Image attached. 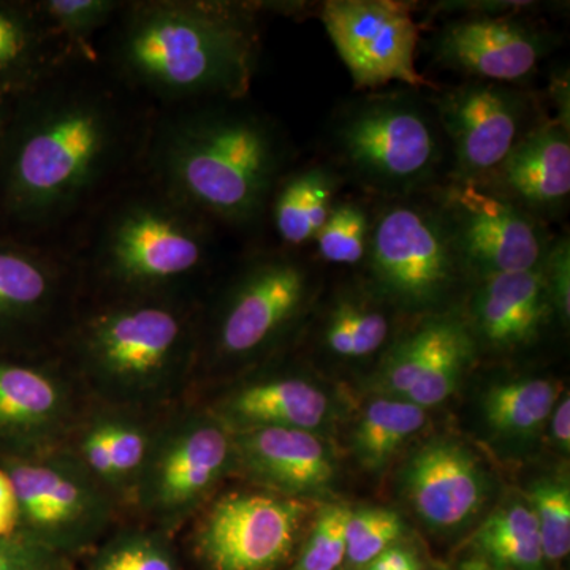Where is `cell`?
I'll use <instances>...</instances> for the list:
<instances>
[{"label":"cell","mask_w":570,"mask_h":570,"mask_svg":"<svg viewBox=\"0 0 570 570\" xmlns=\"http://www.w3.org/2000/svg\"><path fill=\"white\" fill-rule=\"evenodd\" d=\"M97 56L14 99L0 140V213L24 242L88 220L140 167L151 118Z\"/></svg>","instance_id":"1"},{"label":"cell","mask_w":570,"mask_h":570,"mask_svg":"<svg viewBox=\"0 0 570 570\" xmlns=\"http://www.w3.org/2000/svg\"><path fill=\"white\" fill-rule=\"evenodd\" d=\"M261 56L257 9L205 0L124 2L105 69L137 99L163 110L243 100Z\"/></svg>","instance_id":"2"},{"label":"cell","mask_w":570,"mask_h":570,"mask_svg":"<svg viewBox=\"0 0 570 570\" xmlns=\"http://www.w3.org/2000/svg\"><path fill=\"white\" fill-rule=\"evenodd\" d=\"M285 165L283 134L243 99L154 116L140 170L217 227L246 230L264 220Z\"/></svg>","instance_id":"3"},{"label":"cell","mask_w":570,"mask_h":570,"mask_svg":"<svg viewBox=\"0 0 570 570\" xmlns=\"http://www.w3.org/2000/svg\"><path fill=\"white\" fill-rule=\"evenodd\" d=\"M200 306L194 296H111L78 307L58 354L86 395L112 406L174 407L194 382Z\"/></svg>","instance_id":"4"},{"label":"cell","mask_w":570,"mask_h":570,"mask_svg":"<svg viewBox=\"0 0 570 570\" xmlns=\"http://www.w3.org/2000/svg\"><path fill=\"white\" fill-rule=\"evenodd\" d=\"M88 220L96 224L75 258L97 298L193 296L216 250L217 225L145 174L130 176Z\"/></svg>","instance_id":"5"},{"label":"cell","mask_w":570,"mask_h":570,"mask_svg":"<svg viewBox=\"0 0 570 570\" xmlns=\"http://www.w3.org/2000/svg\"><path fill=\"white\" fill-rule=\"evenodd\" d=\"M332 145L348 176L385 200L428 193L449 153L431 104L407 91L348 104L333 122Z\"/></svg>","instance_id":"6"},{"label":"cell","mask_w":570,"mask_h":570,"mask_svg":"<svg viewBox=\"0 0 570 570\" xmlns=\"http://www.w3.org/2000/svg\"><path fill=\"white\" fill-rule=\"evenodd\" d=\"M309 266L291 250L247 257L198 318L200 367L247 366L275 352L313 299ZM194 376V379H195Z\"/></svg>","instance_id":"7"},{"label":"cell","mask_w":570,"mask_h":570,"mask_svg":"<svg viewBox=\"0 0 570 570\" xmlns=\"http://www.w3.org/2000/svg\"><path fill=\"white\" fill-rule=\"evenodd\" d=\"M419 195L385 200L373 212L365 265L371 287L390 306L428 316L471 276L436 200L430 190Z\"/></svg>","instance_id":"8"},{"label":"cell","mask_w":570,"mask_h":570,"mask_svg":"<svg viewBox=\"0 0 570 570\" xmlns=\"http://www.w3.org/2000/svg\"><path fill=\"white\" fill-rule=\"evenodd\" d=\"M235 474L234 433L204 404L183 401L165 415L142 471L132 510L171 534L198 515Z\"/></svg>","instance_id":"9"},{"label":"cell","mask_w":570,"mask_h":570,"mask_svg":"<svg viewBox=\"0 0 570 570\" xmlns=\"http://www.w3.org/2000/svg\"><path fill=\"white\" fill-rule=\"evenodd\" d=\"M26 534L71 558L92 551L118 519L112 499L66 450L2 459Z\"/></svg>","instance_id":"10"},{"label":"cell","mask_w":570,"mask_h":570,"mask_svg":"<svg viewBox=\"0 0 570 570\" xmlns=\"http://www.w3.org/2000/svg\"><path fill=\"white\" fill-rule=\"evenodd\" d=\"M198 515L193 543L205 570H277L294 554L309 508L254 489L214 497Z\"/></svg>","instance_id":"11"},{"label":"cell","mask_w":570,"mask_h":570,"mask_svg":"<svg viewBox=\"0 0 570 570\" xmlns=\"http://www.w3.org/2000/svg\"><path fill=\"white\" fill-rule=\"evenodd\" d=\"M430 194L448 219L472 284L542 265L551 243L546 228L504 195L460 179Z\"/></svg>","instance_id":"12"},{"label":"cell","mask_w":570,"mask_h":570,"mask_svg":"<svg viewBox=\"0 0 570 570\" xmlns=\"http://www.w3.org/2000/svg\"><path fill=\"white\" fill-rule=\"evenodd\" d=\"M85 292L73 253L0 238V337L29 336L58 347Z\"/></svg>","instance_id":"13"},{"label":"cell","mask_w":570,"mask_h":570,"mask_svg":"<svg viewBox=\"0 0 570 570\" xmlns=\"http://www.w3.org/2000/svg\"><path fill=\"white\" fill-rule=\"evenodd\" d=\"M88 395L58 351L0 360L2 459H28L61 449Z\"/></svg>","instance_id":"14"},{"label":"cell","mask_w":570,"mask_h":570,"mask_svg":"<svg viewBox=\"0 0 570 570\" xmlns=\"http://www.w3.org/2000/svg\"><path fill=\"white\" fill-rule=\"evenodd\" d=\"M321 20L358 91L390 82L438 91L415 66L420 28L407 3L328 0L321 7Z\"/></svg>","instance_id":"15"},{"label":"cell","mask_w":570,"mask_h":570,"mask_svg":"<svg viewBox=\"0 0 570 570\" xmlns=\"http://www.w3.org/2000/svg\"><path fill=\"white\" fill-rule=\"evenodd\" d=\"M430 104L452 153L450 179L485 183L532 127L527 94L499 82L471 80L438 89Z\"/></svg>","instance_id":"16"},{"label":"cell","mask_w":570,"mask_h":570,"mask_svg":"<svg viewBox=\"0 0 570 570\" xmlns=\"http://www.w3.org/2000/svg\"><path fill=\"white\" fill-rule=\"evenodd\" d=\"M170 409L112 406L88 397L61 449L102 487L119 512L132 510L135 491Z\"/></svg>","instance_id":"17"},{"label":"cell","mask_w":570,"mask_h":570,"mask_svg":"<svg viewBox=\"0 0 570 570\" xmlns=\"http://www.w3.org/2000/svg\"><path fill=\"white\" fill-rule=\"evenodd\" d=\"M553 47L546 29L489 11L449 20L431 39L434 61L442 67L499 85L530 77Z\"/></svg>","instance_id":"18"},{"label":"cell","mask_w":570,"mask_h":570,"mask_svg":"<svg viewBox=\"0 0 570 570\" xmlns=\"http://www.w3.org/2000/svg\"><path fill=\"white\" fill-rule=\"evenodd\" d=\"M475 352L466 316L455 311L428 314L387 348L379 387L423 409L438 406L459 387Z\"/></svg>","instance_id":"19"},{"label":"cell","mask_w":570,"mask_h":570,"mask_svg":"<svg viewBox=\"0 0 570 570\" xmlns=\"http://www.w3.org/2000/svg\"><path fill=\"white\" fill-rule=\"evenodd\" d=\"M403 491L430 530L450 534L478 519L485 508L490 483L471 450L459 442L434 441L409 460Z\"/></svg>","instance_id":"20"},{"label":"cell","mask_w":570,"mask_h":570,"mask_svg":"<svg viewBox=\"0 0 570 570\" xmlns=\"http://www.w3.org/2000/svg\"><path fill=\"white\" fill-rule=\"evenodd\" d=\"M235 474L255 489L305 499L322 493L335 480V460L314 431L255 428L234 433Z\"/></svg>","instance_id":"21"},{"label":"cell","mask_w":570,"mask_h":570,"mask_svg":"<svg viewBox=\"0 0 570 570\" xmlns=\"http://www.w3.org/2000/svg\"><path fill=\"white\" fill-rule=\"evenodd\" d=\"M558 318L542 265L474 283L466 321L475 344L497 352L531 347Z\"/></svg>","instance_id":"22"},{"label":"cell","mask_w":570,"mask_h":570,"mask_svg":"<svg viewBox=\"0 0 570 570\" xmlns=\"http://www.w3.org/2000/svg\"><path fill=\"white\" fill-rule=\"evenodd\" d=\"M482 184L540 223L557 217L570 195L569 122L534 124Z\"/></svg>","instance_id":"23"},{"label":"cell","mask_w":570,"mask_h":570,"mask_svg":"<svg viewBox=\"0 0 570 570\" xmlns=\"http://www.w3.org/2000/svg\"><path fill=\"white\" fill-rule=\"evenodd\" d=\"M232 433L255 428L314 431L330 417V400L316 382L294 373L266 371L230 385L204 404Z\"/></svg>","instance_id":"24"},{"label":"cell","mask_w":570,"mask_h":570,"mask_svg":"<svg viewBox=\"0 0 570 570\" xmlns=\"http://www.w3.org/2000/svg\"><path fill=\"white\" fill-rule=\"evenodd\" d=\"M82 52L56 32L39 2H0V96L18 97Z\"/></svg>","instance_id":"25"},{"label":"cell","mask_w":570,"mask_h":570,"mask_svg":"<svg viewBox=\"0 0 570 570\" xmlns=\"http://www.w3.org/2000/svg\"><path fill=\"white\" fill-rule=\"evenodd\" d=\"M341 183L337 171L326 165H307L279 179L266 214L285 249L314 243L335 205Z\"/></svg>","instance_id":"26"},{"label":"cell","mask_w":570,"mask_h":570,"mask_svg":"<svg viewBox=\"0 0 570 570\" xmlns=\"http://www.w3.org/2000/svg\"><path fill=\"white\" fill-rule=\"evenodd\" d=\"M389 307L373 287L337 296L322 325L325 351L341 360H365L384 351L392 337Z\"/></svg>","instance_id":"27"},{"label":"cell","mask_w":570,"mask_h":570,"mask_svg":"<svg viewBox=\"0 0 570 570\" xmlns=\"http://www.w3.org/2000/svg\"><path fill=\"white\" fill-rule=\"evenodd\" d=\"M475 558L497 570H547L538 521L528 502L493 510L472 539Z\"/></svg>","instance_id":"28"},{"label":"cell","mask_w":570,"mask_h":570,"mask_svg":"<svg viewBox=\"0 0 570 570\" xmlns=\"http://www.w3.org/2000/svg\"><path fill=\"white\" fill-rule=\"evenodd\" d=\"M561 396L553 379L521 377L491 385L482 400L487 425L509 438H527L549 422Z\"/></svg>","instance_id":"29"},{"label":"cell","mask_w":570,"mask_h":570,"mask_svg":"<svg viewBox=\"0 0 570 570\" xmlns=\"http://www.w3.org/2000/svg\"><path fill=\"white\" fill-rule=\"evenodd\" d=\"M426 423V409L395 396L374 400L355 428V455L363 468L381 471Z\"/></svg>","instance_id":"30"},{"label":"cell","mask_w":570,"mask_h":570,"mask_svg":"<svg viewBox=\"0 0 570 570\" xmlns=\"http://www.w3.org/2000/svg\"><path fill=\"white\" fill-rule=\"evenodd\" d=\"M88 570H179V564L171 534L149 524H129L94 549Z\"/></svg>","instance_id":"31"},{"label":"cell","mask_w":570,"mask_h":570,"mask_svg":"<svg viewBox=\"0 0 570 570\" xmlns=\"http://www.w3.org/2000/svg\"><path fill=\"white\" fill-rule=\"evenodd\" d=\"M373 212L362 200H336L314 239L318 258L340 266L365 265Z\"/></svg>","instance_id":"32"},{"label":"cell","mask_w":570,"mask_h":570,"mask_svg":"<svg viewBox=\"0 0 570 570\" xmlns=\"http://www.w3.org/2000/svg\"><path fill=\"white\" fill-rule=\"evenodd\" d=\"M40 9L56 32L75 51L99 55L92 48V37L118 17L124 2L116 0H43Z\"/></svg>","instance_id":"33"},{"label":"cell","mask_w":570,"mask_h":570,"mask_svg":"<svg viewBox=\"0 0 570 570\" xmlns=\"http://www.w3.org/2000/svg\"><path fill=\"white\" fill-rule=\"evenodd\" d=\"M527 502L538 521L547 564L560 562L570 551V489L564 479H539L530 487Z\"/></svg>","instance_id":"34"},{"label":"cell","mask_w":570,"mask_h":570,"mask_svg":"<svg viewBox=\"0 0 570 570\" xmlns=\"http://www.w3.org/2000/svg\"><path fill=\"white\" fill-rule=\"evenodd\" d=\"M406 532L400 513L389 509L352 512L347 523L346 560L351 570H362L385 550L397 546Z\"/></svg>","instance_id":"35"},{"label":"cell","mask_w":570,"mask_h":570,"mask_svg":"<svg viewBox=\"0 0 570 570\" xmlns=\"http://www.w3.org/2000/svg\"><path fill=\"white\" fill-rule=\"evenodd\" d=\"M351 513L352 510L344 505H326L322 509L291 570L340 569L346 560Z\"/></svg>","instance_id":"36"},{"label":"cell","mask_w":570,"mask_h":570,"mask_svg":"<svg viewBox=\"0 0 570 570\" xmlns=\"http://www.w3.org/2000/svg\"><path fill=\"white\" fill-rule=\"evenodd\" d=\"M0 570H73L71 558L18 530L0 538Z\"/></svg>","instance_id":"37"},{"label":"cell","mask_w":570,"mask_h":570,"mask_svg":"<svg viewBox=\"0 0 570 570\" xmlns=\"http://www.w3.org/2000/svg\"><path fill=\"white\" fill-rule=\"evenodd\" d=\"M543 277L558 321L569 325L570 318V245L569 236H560L550 243L542 262Z\"/></svg>","instance_id":"38"},{"label":"cell","mask_w":570,"mask_h":570,"mask_svg":"<svg viewBox=\"0 0 570 570\" xmlns=\"http://www.w3.org/2000/svg\"><path fill=\"white\" fill-rule=\"evenodd\" d=\"M20 528V510L13 483L6 469L0 466V538L13 534Z\"/></svg>","instance_id":"39"},{"label":"cell","mask_w":570,"mask_h":570,"mask_svg":"<svg viewBox=\"0 0 570 570\" xmlns=\"http://www.w3.org/2000/svg\"><path fill=\"white\" fill-rule=\"evenodd\" d=\"M362 570H423V564L414 550L397 543L379 554Z\"/></svg>","instance_id":"40"},{"label":"cell","mask_w":570,"mask_h":570,"mask_svg":"<svg viewBox=\"0 0 570 570\" xmlns=\"http://www.w3.org/2000/svg\"><path fill=\"white\" fill-rule=\"evenodd\" d=\"M551 436L554 445L562 453H569L570 450V400L569 395L560 396L557 406L550 415Z\"/></svg>","instance_id":"41"},{"label":"cell","mask_w":570,"mask_h":570,"mask_svg":"<svg viewBox=\"0 0 570 570\" xmlns=\"http://www.w3.org/2000/svg\"><path fill=\"white\" fill-rule=\"evenodd\" d=\"M17 97L0 96V140H2L3 129H6L7 119H9L11 105Z\"/></svg>","instance_id":"42"},{"label":"cell","mask_w":570,"mask_h":570,"mask_svg":"<svg viewBox=\"0 0 570 570\" xmlns=\"http://www.w3.org/2000/svg\"><path fill=\"white\" fill-rule=\"evenodd\" d=\"M445 570H497V569L491 568V566L487 564L485 561L479 560V558H474V560L461 562V564L456 566V568L445 569Z\"/></svg>","instance_id":"43"}]
</instances>
